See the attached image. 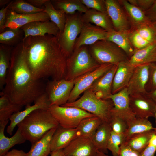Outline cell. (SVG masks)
<instances>
[{
	"mask_svg": "<svg viewBox=\"0 0 156 156\" xmlns=\"http://www.w3.org/2000/svg\"><path fill=\"white\" fill-rule=\"evenodd\" d=\"M89 52L100 65L106 64H117L129 59L125 52L113 42L107 40H99L88 46Z\"/></svg>",
	"mask_w": 156,
	"mask_h": 156,
	"instance_id": "obj_6",
	"label": "cell"
},
{
	"mask_svg": "<svg viewBox=\"0 0 156 156\" xmlns=\"http://www.w3.org/2000/svg\"><path fill=\"white\" fill-rule=\"evenodd\" d=\"M124 133L118 134L112 131L107 146L113 156H118L120 145L125 141Z\"/></svg>",
	"mask_w": 156,
	"mask_h": 156,
	"instance_id": "obj_40",
	"label": "cell"
},
{
	"mask_svg": "<svg viewBox=\"0 0 156 156\" xmlns=\"http://www.w3.org/2000/svg\"><path fill=\"white\" fill-rule=\"evenodd\" d=\"M14 47L0 44V89H3L10 68L12 53Z\"/></svg>",
	"mask_w": 156,
	"mask_h": 156,
	"instance_id": "obj_31",
	"label": "cell"
},
{
	"mask_svg": "<svg viewBox=\"0 0 156 156\" xmlns=\"http://www.w3.org/2000/svg\"><path fill=\"white\" fill-rule=\"evenodd\" d=\"M150 64L135 67L131 79L126 88L129 95L137 94H146V88L149 75Z\"/></svg>",
	"mask_w": 156,
	"mask_h": 156,
	"instance_id": "obj_14",
	"label": "cell"
},
{
	"mask_svg": "<svg viewBox=\"0 0 156 156\" xmlns=\"http://www.w3.org/2000/svg\"><path fill=\"white\" fill-rule=\"evenodd\" d=\"M50 106V102L45 93L34 102L33 105L26 106L24 110L15 113L12 115L9 119L10 122L7 129V133L11 135L16 126L34 111L39 109H49Z\"/></svg>",
	"mask_w": 156,
	"mask_h": 156,
	"instance_id": "obj_20",
	"label": "cell"
},
{
	"mask_svg": "<svg viewBox=\"0 0 156 156\" xmlns=\"http://www.w3.org/2000/svg\"><path fill=\"white\" fill-rule=\"evenodd\" d=\"M9 121H0V156L8 152L15 145L23 143L26 140L18 128L11 138L5 136L4 133L5 129Z\"/></svg>",
	"mask_w": 156,
	"mask_h": 156,
	"instance_id": "obj_26",
	"label": "cell"
},
{
	"mask_svg": "<svg viewBox=\"0 0 156 156\" xmlns=\"http://www.w3.org/2000/svg\"><path fill=\"white\" fill-rule=\"evenodd\" d=\"M148 146H156V134L153 135L151 138L149 142Z\"/></svg>",
	"mask_w": 156,
	"mask_h": 156,
	"instance_id": "obj_53",
	"label": "cell"
},
{
	"mask_svg": "<svg viewBox=\"0 0 156 156\" xmlns=\"http://www.w3.org/2000/svg\"><path fill=\"white\" fill-rule=\"evenodd\" d=\"M154 31L155 39L156 40V22L152 23Z\"/></svg>",
	"mask_w": 156,
	"mask_h": 156,
	"instance_id": "obj_56",
	"label": "cell"
},
{
	"mask_svg": "<svg viewBox=\"0 0 156 156\" xmlns=\"http://www.w3.org/2000/svg\"><path fill=\"white\" fill-rule=\"evenodd\" d=\"M156 146H148L141 153L140 156H155Z\"/></svg>",
	"mask_w": 156,
	"mask_h": 156,
	"instance_id": "obj_48",
	"label": "cell"
},
{
	"mask_svg": "<svg viewBox=\"0 0 156 156\" xmlns=\"http://www.w3.org/2000/svg\"><path fill=\"white\" fill-rule=\"evenodd\" d=\"M8 9L19 14L27 15L45 11L44 9L35 7L25 0L12 1Z\"/></svg>",
	"mask_w": 156,
	"mask_h": 156,
	"instance_id": "obj_39",
	"label": "cell"
},
{
	"mask_svg": "<svg viewBox=\"0 0 156 156\" xmlns=\"http://www.w3.org/2000/svg\"><path fill=\"white\" fill-rule=\"evenodd\" d=\"M129 32V37L136 50L143 48L156 40L152 23L135 27Z\"/></svg>",
	"mask_w": 156,
	"mask_h": 156,
	"instance_id": "obj_17",
	"label": "cell"
},
{
	"mask_svg": "<svg viewBox=\"0 0 156 156\" xmlns=\"http://www.w3.org/2000/svg\"><path fill=\"white\" fill-rule=\"evenodd\" d=\"M107 14L117 31H129L131 24L119 4L115 0H105Z\"/></svg>",
	"mask_w": 156,
	"mask_h": 156,
	"instance_id": "obj_16",
	"label": "cell"
},
{
	"mask_svg": "<svg viewBox=\"0 0 156 156\" xmlns=\"http://www.w3.org/2000/svg\"><path fill=\"white\" fill-rule=\"evenodd\" d=\"M112 130L109 123L102 122L91 138L97 150L106 154L108 153L107 146Z\"/></svg>",
	"mask_w": 156,
	"mask_h": 156,
	"instance_id": "obj_29",
	"label": "cell"
},
{
	"mask_svg": "<svg viewBox=\"0 0 156 156\" xmlns=\"http://www.w3.org/2000/svg\"><path fill=\"white\" fill-rule=\"evenodd\" d=\"M146 94L156 103V88L153 91L147 92Z\"/></svg>",
	"mask_w": 156,
	"mask_h": 156,
	"instance_id": "obj_52",
	"label": "cell"
},
{
	"mask_svg": "<svg viewBox=\"0 0 156 156\" xmlns=\"http://www.w3.org/2000/svg\"><path fill=\"white\" fill-rule=\"evenodd\" d=\"M21 28L24 34L23 40L30 36H41L46 34L52 35L57 38L60 33L57 26L50 20L33 21L25 25Z\"/></svg>",
	"mask_w": 156,
	"mask_h": 156,
	"instance_id": "obj_19",
	"label": "cell"
},
{
	"mask_svg": "<svg viewBox=\"0 0 156 156\" xmlns=\"http://www.w3.org/2000/svg\"><path fill=\"white\" fill-rule=\"evenodd\" d=\"M129 60L135 66L156 62V41L143 48L136 50Z\"/></svg>",
	"mask_w": 156,
	"mask_h": 156,
	"instance_id": "obj_25",
	"label": "cell"
},
{
	"mask_svg": "<svg viewBox=\"0 0 156 156\" xmlns=\"http://www.w3.org/2000/svg\"><path fill=\"white\" fill-rule=\"evenodd\" d=\"M129 32L114 30L108 32L106 40L113 42L121 48L126 54L129 59L133 55L136 50L129 40Z\"/></svg>",
	"mask_w": 156,
	"mask_h": 156,
	"instance_id": "obj_27",
	"label": "cell"
},
{
	"mask_svg": "<svg viewBox=\"0 0 156 156\" xmlns=\"http://www.w3.org/2000/svg\"><path fill=\"white\" fill-rule=\"evenodd\" d=\"M50 156H65V155L63 149H62L52 151Z\"/></svg>",
	"mask_w": 156,
	"mask_h": 156,
	"instance_id": "obj_51",
	"label": "cell"
},
{
	"mask_svg": "<svg viewBox=\"0 0 156 156\" xmlns=\"http://www.w3.org/2000/svg\"><path fill=\"white\" fill-rule=\"evenodd\" d=\"M150 65L149 79L146 88L147 93L156 88V62Z\"/></svg>",
	"mask_w": 156,
	"mask_h": 156,
	"instance_id": "obj_43",
	"label": "cell"
},
{
	"mask_svg": "<svg viewBox=\"0 0 156 156\" xmlns=\"http://www.w3.org/2000/svg\"><path fill=\"white\" fill-rule=\"evenodd\" d=\"M59 125L65 129H75L83 119L95 116L79 108L73 107L51 106L49 109Z\"/></svg>",
	"mask_w": 156,
	"mask_h": 156,
	"instance_id": "obj_8",
	"label": "cell"
},
{
	"mask_svg": "<svg viewBox=\"0 0 156 156\" xmlns=\"http://www.w3.org/2000/svg\"><path fill=\"white\" fill-rule=\"evenodd\" d=\"M127 125V129L124 133L126 140L137 134L152 130H155L148 118L136 117L128 122Z\"/></svg>",
	"mask_w": 156,
	"mask_h": 156,
	"instance_id": "obj_32",
	"label": "cell"
},
{
	"mask_svg": "<svg viewBox=\"0 0 156 156\" xmlns=\"http://www.w3.org/2000/svg\"><path fill=\"white\" fill-rule=\"evenodd\" d=\"M129 104L136 118L154 117L156 103L146 94L129 95Z\"/></svg>",
	"mask_w": 156,
	"mask_h": 156,
	"instance_id": "obj_11",
	"label": "cell"
},
{
	"mask_svg": "<svg viewBox=\"0 0 156 156\" xmlns=\"http://www.w3.org/2000/svg\"><path fill=\"white\" fill-rule=\"evenodd\" d=\"M130 19L131 24L137 26L151 23L146 16L145 12L130 3L128 1H121Z\"/></svg>",
	"mask_w": 156,
	"mask_h": 156,
	"instance_id": "obj_33",
	"label": "cell"
},
{
	"mask_svg": "<svg viewBox=\"0 0 156 156\" xmlns=\"http://www.w3.org/2000/svg\"><path fill=\"white\" fill-rule=\"evenodd\" d=\"M44 7L45 12L48 15L50 21L55 24L59 28V36L64 30L66 21V14L63 11L55 9L51 0H47Z\"/></svg>",
	"mask_w": 156,
	"mask_h": 156,
	"instance_id": "obj_37",
	"label": "cell"
},
{
	"mask_svg": "<svg viewBox=\"0 0 156 156\" xmlns=\"http://www.w3.org/2000/svg\"><path fill=\"white\" fill-rule=\"evenodd\" d=\"M129 95L126 88L116 94H112L109 98L114 104L111 111L112 116L120 118L127 124L136 118L129 105Z\"/></svg>",
	"mask_w": 156,
	"mask_h": 156,
	"instance_id": "obj_12",
	"label": "cell"
},
{
	"mask_svg": "<svg viewBox=\"0 0 156 156\" xmlns=\"http://www.w3.org/2000/svg\"><path fill=\"white\" fill-rule=\"evenodd\" d=\"M49 20V17L45 11L27 15L19 14L8 9L6 22L3 31L7 28H20L25 25L33 21Z\"/></svg>",
	"mask_w": 156,
	"mask_h": 156,
	"instance_id": "obj_18",
	"label": "cell"
},
{
	"mask_svg": "<svg viewBox=\"0 0 156 156\" xmlns=\"http://www.w3.org/2000/svg\"><path fill=\"white\" fill-rule=\"evenodd\" d=\"M1 156H27V153L22 150L13 149Z\"/></svg>",
	"mask_w": 156,
	"mask_h": 156,
	"instance_id": "obj_49",
	"label": "cell"
},
{
	"mask_svg": "<svg viewBox=\"0 0 156 156\" xmlns=\"http://www.w3.org/2000/svg\"><path fill=\"white\" fill-rule=\"evenodd\" d=\"M10 2L0 10V33L3 31V27L6 22L7 11Z\"/></svg>",
	"mask_w": 156,
	"mask_h": 156,
	"instance_id": "obj_47",
	"label": "cell"
},
{
	"mask_svg": "<svg viewBox=\"0 0 156 156\" xmlns=\"http://www.w3.org/2000/svg\"><path fill=\"white\" fill-rule=\"evenodd\" d=\"M24 37V31L21 28H6L0 33V43L14 47L23 41Z\"/></svg>",
	"mask_w": 156,
	"mask_h": 156,
	"instance_id": "obj_36",
	"label": "cell"
},
{
	"mask_svg": "<svg viewBox=\"0 0 156 156\" xmlns=\"http://www.w3.org/2000/svg\"><path fill=\"white\" fill-rule=\"evenodd\" d=\"M109 124L112 131L118 134L124 133L128 128L127 123L116 116H112Z\"/></svg>",
	"mask_w": 156,
	"mask_h": 156,
	"instance_id": "obj_41",
	"label": "cell"
},
{
	"mask_svg": "<svg viewBox=\"0 0 156 156\" xmlns=\"http://www.w3.org/2000/svg\"><path fill=\"white\" fill-rule=\"evenodd\" d=\"M145 13L150 22H156V0H155L152 5Z\"/></svg>",
	"mask_w": 156,
	"mask_h": 156,
	"instance_id": "obj_46",
	"label": "cell"
},
{
	"mask_svg": "<svg viewBox=\"0 0 156 156\" xmlns=\"http://www.w3.org/2000/svg\"><path fill=\"white\" fill-rule=\"evenodd\" d=\"M77 136L76 128L65 129L59 125L57 128L51 140V152L58 150L64 149Z\"/></svg>",
	"mask_w": 156,
	"mask_h": 156,
	"instance_id": "obj_23",
	"label": "cell"
},
{
	"mask_svg": "<svg viewBox=\"0 0 156 156\" xmlns=\"http://www.w3.org/2000/svg\"><path fill=\"white\" fill-rule=\"evenodd\" d=\"M11 0H0V7L2 8L8 4L11 1Z\"/></svg>",
	"mask_w": 156,
	"mask_h": 156,
	"instance_id": "obj_54",
	"label": "cell"
},
{
	"mask_svg": "<svg viewBox=\"0 0 156 156\" xmlns=\"http://www.w3.org/2000/svg\"><path fill=\"white\" fill-rule=\"evenodd\" d=\"M82 18L84 23H94L108 32L115 30L107 13L100 12L93 9H88L82 14Z\"/></svg>",
	"mask_w": 156,
	"mask_h": 156,
	"instance_id": "obj_24",
	"label": "cell"
},
{
	"mask_svg": "<svg viewBox=\"0 0 156 156\" xmlns=\"http://www.w3.org/2000/svg\"><path fill=\"white\" fill-rule=\"evenodd\" d=\"M23 42L26 61L34 79H65L68 57L56 37L30 36Z\"/></svg>",
	"mask_w": 156,
	"mask_h": 156,
	"instance_id": "obj_1",
	"label": "cell"
},
{
	"mask_svg": "<svg viewBox=\"0 0 156 156\" xmlns=\"http://www.w3.org/2000/svg\"><path fill=\"white\" fill-rule=\"evenodd\" d=\"M117 65L113 81L112 94H116L127 88L135 67L130 63L129 59L120 62Z\"/></svg>",
	"mask_w": 156,
	"mask_h": 156,
	"instance_id": "obj_21",
	"label": "cell"
},
{
	"mask_svg": "<svg viewBox=\"0 0 156 156\" xmlns=\"http://www.w3.org/2000/svg\"><path fill=\"white\" fill-rule=\"evenodd\" d=\"M96 149L90 138L78 136L63 149L65 156H97Z\"/></svg>",
	"mask_w": 156,
	"mask_h": 156,
	"instance_id": "obj_15",
	"label": "cell"
},
{
	"mask_svg": "<svg viewBox=\"0 0 156 156\" xmlns=\"http://www.w3.org/2000/svg\"><path fill=\"white\" fill-rule=\"evenodd\" d=\"M102 122L100 118L95 116L83 119L76 128L78 136L91 138Z\"/></svg>",
	"mask_w": 156,
	"mask_h": 156,
	"instance_id": "obj_34",
	"label": "cell"
},
{
	"mask_svg": "<svg viewBox=\"0 0 156 156\" xmlns=\"http://www.w3.org/2000/svg\"><path fill=\"white\" fill-rule=\"evenodd\" d=\"M57 127L51 129L40 140L31 144L27 156H47L51 153V140Z\"/></svg>",
	"mask_w": 156,
	"mask_h": 156,
	"instance_id": "obj_28",
	"label": "cell"
},
{
	"mask_svg": "<svg viewBox=\"0 0 156 156\" xmlns=\"http://www.w3.org/2000/svg\"><path fill=\"white\" fill-rule=\"evenodd\" d=\"M155 134L156 131L152 130L133 136L126 140L125 142L133 150L141 153L148 146L152 136Z\"/></svg>",
	"mask_w": 156,
	"mask_h": 156,
	"instance_id": "obj_35",
	"label": "cell"
},
{
	"mask_svg": "<svg viewBox=\"0 0 156 156\" xmlns=\"http://www.w3.org/2000/svg\"><path fill=\"white\" fill-rule=\"evenodd\" d=\"M97 156H109L106 154L99 150H97Z\"/></svg>",
	"mask_w": 156,
	"mask_h": 156,
	"instance_id": "obj_55",
	"label": "cell"
},
{
	"mask_svg": "<svg viewBox=\"0 0 156 156\" xmlns=\"http://www.w3.org/2000/svg\"><path fill=\"white\" fill-rule=\"evenodd\" d=\"M82 14L78 12L73 14H66L64 30L57 38L59 44L68 57L73 52L76 41L81 32L83 23Z\"/></svg>",
	"mask_w": 156,
	"mask_h": 156,
	"instance_id": "obj_7",
	"label": "cell"
},
{
	"mask_svg": "<svg viewBox=\"0 0 156 156\" xmlns=\"http://www.w3.org/2000/svg\"><path fill=\"white\" fill-rule=\"evenodd\" d=\"M108 34V32L100 27L91 23L83 22L74 50L82 46H89L99 40H106Z\"/></svg>",
	"mask_w": 156,
	"mask_h": 156,
	"instance_id": "obj_13",
	"label": "cell"
},
{
	"mask_svg": "<svg viewBox=\"0 0 156 156\" xmlns=\"http://www.w3.org/2000/svg\"><path fill=\"white\" fill-rule=\"evenodd\" d=\"M75 80L65 79L51 80L46 84L45 93L52 105L62 106L66 103L74 86Z\"/></svg>",
	"mask_w": 156,
	"mask_h": 156,
	"instance_id": "obj_9",
	"label": "cell"
},
{
	"mask_svg": "<svg viewBox=\"0 0 156 156\" xmlns=\"http://www.w3.org/2000/svg\"><path fill=\"white\" fill-rule=\"evenodd\" d=\"M141 153L131 148L125 142L120 145L118 156H140Z\"/></svg>",
	"mask_w": 156,
	"mask_h": 156,
	"instance_id": "obj_44",
	"label": "cell"
},
{
	"mask_svg": "<svg viewBox=\"0 0 156 156\" xmlns=\"http://www.w3.org/2000/svg\"><path fill=\"white\" fill-rule=\"evenodd\" d=\"M42 80L32 76L23 41L13 49L10 66L0 95L7 96L12 103L22 106L30 105L45 93L46 85Z\"/></svg>",
	"mask_w": 156,
	"mask_h": 156,
	"instance_id": "obj_2",
	"label": "cell"
},
{
	"mask_svg": "<svg viewBox=\"0 0 156 156\" xmlns=\"http://www.w3.org/2000/svg\"><path fill=\"white\" fill-rule=\"evenodd\" d=\"M0 121L9 120L14 114L21 111L23 106L12 103L5 95L0 96Z\"/></svg>",
	"mask_w": 156,
	"mask_h": 156,
	"instance_id": "obj_38",
	"label": "cell"
},
{
	"mask_svg": "<svg viewBox=\"0 0 156 156\" xmlns=\"http://www.w3.org/2000/svg\"><path fill=\"white\" fill-rule=\"evenodd\" d=\"M17 126L26 140L32 144L59 124L49 109H39L27 115Z\"/></svg>",
	"mask_w": 156,
	"mask_h": 156,
	"instance_id": "obj_3",
	"label": "cell"
},
{
	"mask_svg": "<svg viewBox=\"0 0 156 156\" xmlns=\"http://www.w3.org/2000/svg\"><path fill=\"white\" fill-rule=\"evenodd\" d=\"M114 64L101 65L98 68L74 80L75 83L67 103L73 102L79 95L90 88L95 81L109 71Z\"/></svg>",
	"mask_w": 156,
	"mask_h": 156,
	"instance_id": "obj_10",
	"label": "cell"
},
{
	"mask_svg": "<svg viewBox=\"0 0 156 156\" xmlns=\"http://www.w3.org/2000/svg\"><path fill=\"white\" fill-rule=\"evenodd\" d=\"M128 1L145 12L151 7L155 0H129Z\"/></svg>",
	"mask_w": 156,
	"mask_h": 156,
	"instance_id": "obj_45",
	"label": "cell"
},
{
	"mask_svg": "<svg viewBox=\"0 0 156 156\" xmlns=\"http://www.w3.org/2000/svg\"><path fill=\"white\" fill-rule=\"evenodd\" d=\"M81 1L88 9H92L100 12L107 13L105 0H81Z\"/></svg>",
	"mask_w": 156,
	"mask_h": 156,
	"instance_id": "obj_42",
	"label": "cell"
},
{
	"mask_svg": "<svg viewBox=\"0 0 156 156\" xmlns=\"http://www.w3.org/2000/svg\"><path fill=\"white\" fill-rule=\"evenodd\" d=\"M100 65L91 55L88 46H81L74 49L68 57L65 79L74 80L94 70Z\"/></svg>",
	"mask_w": 156,
	"mask_h": 156,
	"instance_id": "obj_4",
	"label": "cell"
},
{
	"mask_svg": "<svg viewBox=\"0 0 156 156\" xmlns=\"http://www.w3.org/2000/svg\"><path fill=\"white\" fill-rule=\"evenodd\" d=\"M117 67V64H114L109 71L96 81L90 88L98 98L103 99H109L112 94L113 81Z\"/></svg>",
	"mask_w": 156,
	"mask_h": 156,
	"instance_id": "obj_22",
	"label": "cell"
},
{
	"mask_svg": "<svg viewBox=\"0 0 156 156\" xmlns=\"http://www.w3.org/2000/svg\"><path fill=\"white\" fill-rule=\"evenodd\" d=\"M154 117H155V131H156V106L155 109V113H154Z\"/></svg>",
	"mask_w": 156,
	"mask_h": 156,
	"instance_id": "obj_57",
	"label": "cell"
},
{
	"mask_svg": "<svg viewBox=\"0 0 156 156\" xmlns=\"http://www.w3.org/2000/svg\"><path fill=\"white\" fill-rule=\"evenodd\" d=\"M26 1L34 6L44 9L42 6L47 0H26Z\"/></svg>",
	"mask_w": 156,
	"mask_h": 156,
	"instance_id": "obj_50",
	"label": "cell"
},
{
	"mask_svg": "<svg viewBox=\"0 0 156 156\" xmlns=\"http://www.w3.org/2000/svg\"><path fill=\"white\" fill-rule=\"evenodd\" d=\"M83 93L79 99L62 106L79 108L99 117L103 122L109 123L114 107L112 101L110 99H103L98 98L90 89Z\"/></svg>",
	"mask_w": 156,
	"mask_h": 156,
	"instance_id": "obj_5",
	"label": "cell"
},
{
	"mask_svg": "<svg viewBox=\"0 0 156 156\" xmlns=\"http://www.w3.org/2000/svg\"><path fill=\"white\" fill-rule=\"evenodd\" d=\"M54 8L63 11L66 15H72L77 12L84 13L88 8L81 0H51Z\"/></svg>",
	"mask_w": 156,
	"mask_h": 156,
	"instance_id": "obj_30",
	"label": "cell"
}]
</instances>
